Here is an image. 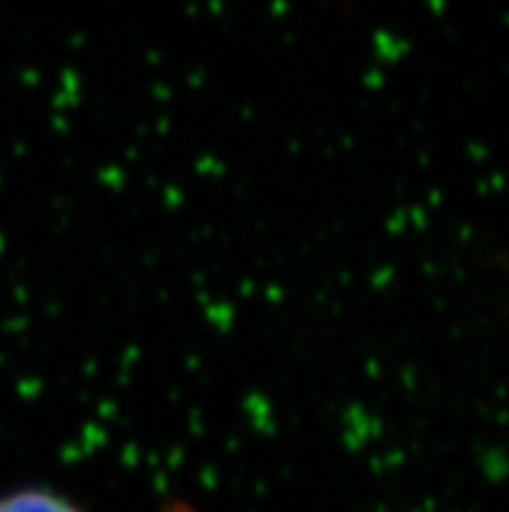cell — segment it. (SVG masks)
<instances>
[{
  "mask_svg": "<svg viewBox=\"0 0 509 512\" xmlns=\"http://www.w3.org/2000/svg\"><path fill=\"white\" fill-rule=\"evenodd\" d=\"M0 512H84L76 502L45 487H24L0 497Z\"/></svg>",
  "mask_w": 509,
  "mask_h": 512,
  "instance_id": "6da1fadb",
  "label": "cell"
}]
</instances>
